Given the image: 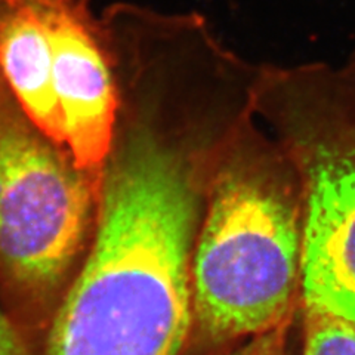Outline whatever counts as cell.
I'll use <instances>...</instances> for the list:
<instances>
[{
  "mask_svg": "<svg viewBox=\"0 0 355 355\" xmlns=\"http://www.w3.org/2000/svg\"><path fill=\"white\" fill-rule=\"evenodd\" d=\"M198 194L181 153L130 119L107 163L96 234L44 355H180L193 326Z\"/></svg>",
  "mask_w": 355,
  "mask_h": 355,
  "instance_id": "cell-1",
  "label": "cell"
},
{
  "mask_svg": "<svg viewBox=\"0 0 355 355\" xmlns=\"http://www.w3.org/2000/svg\"><path fill=\"white\" fill-rule=\"evenodd\" d=\"M301 263L299 178L277 166H228L216 178L193 250L198 342L215 349L291 323Z\"/></svg>",
  "mask_w": 355,
  "mask_h": 355,
  "instance_id": "cell-2",
  "label": "cell"
},
{
  "mask_svg": "<svg viewBox=\"0 0 355 355\" xmlns=\"http://www.w3.org/2000/svg\"><path fill=\"white\" fill-rule=\"evenodd\" d=\"M101 185L28 117L0 73V293L18 327L40 326L64 292Z\"/></svg>",
  "mask_w": 355,
  "mask_h": 355,
  "instance_id": "cell-3",
  "label": "cell"
},
{
  "mask_svg": "<svg viewBox=\"0 0 355 355\" xmlns=\"http://www.w3.org/2000/svg\"><path fill=\"white\" fill-rule=\"evenodd\" d=\"M257 99L297 157L301 301L355 324V89L326 62L262 65Z\"/></svg>",
  "mask_w": 355,
  "mask_h": 355,
  "instance_id": "cell-4",
  "label": "cell"
},
{
  "mask_svg": "<svg viewBox=\"0 0 355 355\" xmlns=\"http://www.w3.org/2000/svg\"><path fill=\"white\" fill-rule=\"evenodd\" d=\"M46 24L65 147L103 181L117 129L119 91L101 17L89 0H33Z\"/></svg>",
  "mask_w": 355,
  "mask_h": 355,
  "instance_id": "cell-5",
  "label": "cell"
},
{
  "mask_svg": "<svg viewBox=\"0 0 355 355\" xmlns=\"http://www.w3.org/2000/svg\"><path fill=\"white\" fill-rule=\"evenodd\" d=\"M0 73L28 117L65 146L49 33L33 0H0Z\"/></svg>",
  "mask_w": 355,
  "mask_h": 355,
  "instance_id": "cell-6",
  "label": "cell"
},
{
  "mask_svg": "<svg viewBox=\"0 0 355 355\" xmlns=\"http://www.w3.org/2000/svg\"><path fill=\"white\" fill-rule=\"evenodd\" d=\"M302 355H355V324L315 305L302 302Z\"/></svg>",
  "mask_w": 355,
  "mask_h": 355,
  "instance_id": "cell-7",
  "label": "cell"
},
{
  "mask_svg": "<svg viewBox=\"0 0 355 355\" xmlns=\"http://www.w3.org/2000/svg\"><path fill=\"white\" fill-rule=\"evenodd\" d=\"M287 327L288 323H283L265 330L225 355H286Z\"/></svg>",
  "mask_w": 355,
  "mask_h": 355,
  "instance_id": "cell-8",
  "label": "cell"
},
{
  "mask_svg": "<svg viewBox=\"0 0 355 355\" xmlns=\"http://www.w3.org/2000/svg\"><path fill=\"white\" fill-rule=\"evenodd\" d=\"M0 355H30L15 321L0 311Z\"/></svg>",
  "mask_w": 355,
  "mask_h": 355,
  "instance_id": "cell-9",
  "label": "cell"
},
{
  "mask_svg": "<svg viewBox=\"0 0 355 355\" xmlns=\"http://www.w3.org/2000/svg\"><path fill=\"white\" fill-rule=\"evenodd\" d=\"M342 70H343V73H345V76L348 77V80L352 85V87L355 89V49L351 52L347 62L342 65Z\"/></svg>",
  "mask_w": 355,
  "mask_h": 355,
  "instance_id": "cell-10",
  "label": "cell"
}]
</instances>
